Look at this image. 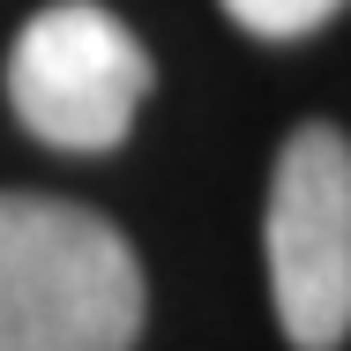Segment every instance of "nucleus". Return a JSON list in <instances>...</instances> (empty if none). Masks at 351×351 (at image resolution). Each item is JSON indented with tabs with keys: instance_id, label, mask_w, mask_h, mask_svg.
<instances>
[{
	"instance_id": "nucleus-1",
	"label": "nucleus",
	"mask_w": 351,
	"mask_h": 351,
	"mask_svg": "<svg viewBox=\"0 0 351 351\" xmlns=\"http://www.w3.org/2000/svg\"><path fill=\"white\" fill-rule=\"evenodd\" d=\"M135 247L120 224L60 195H0V351H135Z\"/></svg>"
},
{
	"instance_id": "nucleus-2",
	"label": "nucleus",
	"mask_w": 351,
	"mask_h": 351,
	"mask_svg": "<svg viewBox=\"0 0 351 351\" xmlns=\"http://www.w3.org/2000/svg\"><path fill=\"white\" fill-rule=\"evenodd\" d=\"M149 53L105 0H53L8 45V105L53 149H120L149 97Z\"/></svg>"
},
{
	"instance_id": "nucleus-3",
	"label": "nucleus",
	"mask_w": 351,
	"mask_h": 351,
	"mask_svg": "<svg viewBox=\"0 0 351 351\" xmlns=\"http://www.w3.org/2000/svg\"><path fill=\"white\" fill-rule=\"evenodd\" d=\"M269 291L299 351H337L351 337V149L337 128H291L269 180Z\"/></svg>"
},
{
	"instance_id": "nucleus-4",
	"label": "nucleus",
	"mask_w": 351,
	"mask_h": 351,
	"mask_svg": "<svg viewBox=\"0 0 351 351\" xmlns=\"http://www.w3.org/2000/svg\"><path fill=\"white\" fill-rule=\"evenodd\" d=\"M337 8H344V0H224V15H232L239 30H254V38H306V30H322Z\"/></svg>"
}]
</instances>
